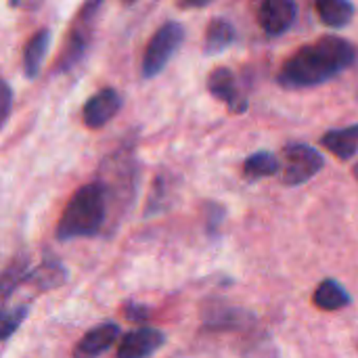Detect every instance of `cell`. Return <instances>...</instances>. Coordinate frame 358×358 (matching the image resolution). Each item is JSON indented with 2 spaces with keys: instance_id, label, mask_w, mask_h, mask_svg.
Wrapping results in <instances>:
<instances>
[{
  "instance_id": "6da1fadb",
  "label": "cell",
  "mask_w": 358,
  "mask_h": 358,
  "mask_svg": "<svg viewBox=\"0 0 358 358\" xmlns=\"http://www.w3.org/2000/svg\"><path fill=\"white\" fill-rule=\"evenodd\" d=\"M357 61V48L342 36H323L300 46L279 69L277 82L287 90L321 86Z\"/></svg>"
},
{
  "instance_id": "7a4b0ae2",
  "label": "cell",
  "mask_w": 358,
  "mask_h": 358,
  "mask_svg": "<svg viewBox=\"0 0 358 358\" xmlns=\"http://www.w3.org/2000/svg\"><path fill=\"white\" fill-rule=\"evenodd\" d=\"M111 214V201L101 180L82 185L67 201L55 229L57 241L96 237Z\"/></svg>"
},
{
  "instance_id": "3957f363",
  "label": "cell",
  "mask_w": 358,
  "mask_h": 358,
  "mask_svg": "<svg viewBox=\"0 0 358 358\" xmlns=\"http://www.w3.org/2000/svg\"><path fill=\"white\" fill-rule=\"evenodd\" d=\"M101 8H103V2H99V0L86 2V4L80 6V10L76 13L71 25L67 29L61 52H59V57H57V61L52 65L55 73L71 71L86 57V52H88V48L92 44V38H94L96 17H99Z\"/></svg>"
},
{
  "instance_id": "277c9868",
  "label": "cell",
  "mask_w": 358,
  "mask_h": 358,
  "mask_svg": "<svg viewBox=\"0 0 358 358\" xmlns=\"http://www.w3.org/2000/svg\"><path fill=\"white\" fill-rule=\"evenodd\" d=\"M187 36V29L180 21H166L149 40L145 55H143V63H141V76L145 80H151L155 76H159L166 65L170 63V59L176 55V50L182 46Z\"/></svg>"
},
{
  "instance_id": "5b68a950",
  "label": "cell",
  "mask_w": 358,
  "mask_h": 358,
  "mask_svg": "<svg viewBox=\"0 0 358 358\" xmlns=\"http://www.w3.org/2000/svg\"><path fill=\"white\" fill-rule=\"evenodd\" d=\"M283 159H285V166H283L285 187H300L308 182L325 166V157L321 155V151H317L315 147L306 143H289L283 149Z\"/></svg>"
},
{
  "instance_id": "8992f818",
  "label": "cell",
  "mask_w": 358,
  "mask_h": 358,
  "mask_svg": "<svg viewBox=\"0 0 358 358\" xmlns=\"http://www.w3.org/2000/svg\"><path fill=\"white\" fill-rule=\"evenodd\" d=\"M122 109V94L115 88H101L82 107V122L88 130H99L109 124Z\"/></svg>"
},
{
  "instance_id": "52a82bcc",
  "label": "cell",
  "mask_w": 358,
  "mask_h": 358,
  "mask_svg": "<svg viewBox=\"0 0 358 358\" xmlns=\"http://www.w3.org/2000/svg\"><path fill=\"white\" fill-rule=\"evenodd\" d=\"M208 90L214 99L222 101L227 105V109L231 113H245L250 103L248 99L241 94L239 86H237V80H235V73L220 65V67H214L208 76Z\"/></svg>"
},
{
  "instance_id": "ba28073f",
  "label": "cell",
  "mask_w": 358,
  "mask_h": 358,
  "mask_svg": "<svg viewBox=\"0 0 358 358\" xmlns=\"http://www.w3.org/2000/svg\"><path fill=\"white\" fill-rule=\"evenodd\" d=\"M298 17V4L292 0H266L258 6V23L268 36L285 34Z\"/></svg>"
},
{
  "instance_id": "9c48e42d",
  "label": "cell",
  "mask_w": 358,
  "mask_h": 358,
  "mask_svg": "<svg viewBox=\"0 0 358 358\" xmlns=\"http://www.w3.org/2000/svg\"><path fill=\"white\" fill-rule=\"evenodd\" d=\"M166 344V336L153 327H141L122 336L117 358H151Z\"/></svg>"
},
{
  "instance_id": "30bf717a",
  "label": "cell",
  "mask_w": 358,
  "mask_h": 358,
  "mask_svg": "<svg viewBox=\"0 0 358 358\" xmlns=\"http://www.w3.org/2000/svg\"><path fill=\"white\" fill-rule=\"evenodd\" d=\"M117 338H120L117 323H101L78 340L71 358H99L117 342Z\"/></svg>"
},
{
  "instance_id": "8fae6325",
  "label": "cell",
  "mask_w": 358,
  "mask_h": 358,
  "mask_svg": "<svg viewBox=\"0 0 358 358\" xmlns=\"http://www.w3.org/2000/svg\"><path fill=\"white\" fill-rule=\"evenodd\" d=\"M254 325V317L237 306H214L203 321V331L222 334V331H245Z\"/></svg>"
},
{
  "instance_id": "7c38bea8",
  "label": "cell",
  "mask_w": 358,
  "mask_h": 358,
  "mask_svg": "<svg viewBox=\"0 0 358 358\" xmlns=\"http://www.w3.org/2000/svg\"><path fill=\"white\" fill-rule=\"evenodd\" d=\"M69 273L65 268V264L61 260H57L55 256H46L38 266H34L25 279L27 285H31L36 292H48V289H57L67 281Z\"/></svg>"
},
{
  "instance_id": "4fadbf2b",
  "label": "cell",
  "mask_w": 358,
  "mask_h": 358,
  "mask_svg": "<svg viewBox=\"0 0 358 358\" xmlns=\"http://www.w3.org/2000/svg\"><path fill=\"white\" fill-rule=\"evenodd\" d=\"M50 46V29L48 27H40L38 31H34L23 48V57H21V65H23V76L27 80L38 78L42 61L48 52Z\"/></svg>"
},
{
  "instance_id": "5bb4252c",
  "label": "cell",
  "mask_w": 358,
  "mask_h": 358,
  "mask_svg": "<svg viewBox=\"0 0 358 358\" xmlns=\"http://www.w3.org/2000/svg\"><path fill=\"white\" fill-rule=\"evenodd\" d=\"M313 304L323 313H336L352 304V296L336 279H325L317 285L313 294Z\"/></svg>"
},
{
  "instance_id": "9a60e30c",
  "label": "cell",
  "mask_w": 358,
  "mask_h": 358,
  "mask_svg": "<svg viewBox=\"0 0 358 358\" xmlns=\"http://www.w3.org/2000/svg\"><path fill=\"white\" fill-rule=\"evenodd\" d=\"M237 40L235 25L227 17H214L208 27H206V38H203V52L208 57L224 52L233 42Z\"/></svg>"
},
{
  "instance_id": "2e32d148",
  "label": "cell",
  "mask_w": 358,
  "mask_h": 358,
  "mask_svg": "<svg viewBox=\"0 0 358 358\" xmlns=\"http://www.w3.org/2000/svg\"><path fill=\"white\" fill-rule=\"evenodd\" d=\"M321 145L342 162L352 159L358 149V124L338 130H327L321 138Z\"/></svg>"
},
{
  "instance_id": "e0dca14e",
  "label": "cell",
  "mask_w": 358,
  "mask_h": 358,
  "mask_svg": "<svg viewBox=\"0 0 358 358\" xmlns=\"http://www.w3.org/2000/svg\"><path fill=\"white\" fill-rule=\"evenodd\" d=\"M315 8H317L319 19L327 27H334V29L346 27L357 13V6L346 0H319Z\"/></svg>"
},
{
  "instance_id": "ac0fdd59",
  "label": "cell",
  "mask_w": 358,
  "mask_h": 358,
  "mask_svg": "<svg viewBox=\"0 0 358 358\" xmlns=\"http://www.w3.org/2000/svg\"><path fill=\"white\" fill-rule=\"evenodd\" d=\"M281 172V164L275 153L271 151H256L243 162V178L248 182H258L262 178L275 176Z\"/></svg>"
},
{
  "instance_id": "d6986e66",
  "label": "cell",
  "mask_w": 358,
  "mask_h": 358,
  "mask_svg": "<svg viewBox=\"0 0 358 358\" xmlns=\"http://www.w3.org/2000/svg\"><path fill=\"white\" fill-rule=\"evenodd\" d=\"M29 271H31L29 258L25 254H15L13 260L2 271V279H0V296H2V302H6L17 287L25 285V279H27Z\"/></svg>"
},
{
  "instance_id": "ffe728a7",
  "label": "cell",
  "mask_w": 358,
  "mask_h": 358,
  "mask_svg": "<svg viewBox=\"0 0 358 358\" xmlns=\"http://www.w3.org/2000/svg\"><path fill=\"white\" fill-rule=\"evenodd\" d=\"M29 308H31V304L25 302V304H17V306L2 313V319H0V338H2V342H6L23 325V321L29 315Z\"/></svg>"
},
{
  "instance_id": "44dd1931",
  "label": "cell",
  "mask_w": 358,
  "mask_h": 358,
  "mask_svg": "<svg viewBox=\"0 0 358 358\" xmlns=\"http://www.w3.org/2000/svg\"><path fill=\"white\" fill-rule=\"evenodd\" d=\"M170 191H172V185L168 180V176H157L155 178V185H153V193L149 195V203H147V210L145 214H157L162 210H166V201L170 199Z\"/></svg>"
},
{
  "instance_id": "7402d4cb",
  "label": "cell",
  "mask_w": 358,
  "mask_h": 358,
  "mask_svg": "<svg viewBox=\"0 0 358 358\" xmlns=\"http://www.w3.org/2000/svg\"><path fill=\"white\" fill-rule=\"evenodd\" d=\"M203 216H206V229L210 233V237H216L220 233V224L224 220V208L220 203H206L203 208Z\"/></svg>"
},
{
  "instance_id": "603a6c76",
  "label": "cell",
  "mask_w": 358,
  "mask_h": 358,
  "mask_svg": "<svg viewBox=\"0 0 358 358\" xmlns=\"http://www.w3.org/2000/svg\"><path fill=\"white\" fill-rule=\"evenodd\" d=\"M122 313L132 323H145V321L151 319V310L145 304H141V302H126L124 308H122Z\"/></svg>"
},
{
  "instance_id": "cb8c5ba5",
  "label": "cell",
  "mask_w": 358,
  "mask_h": 358,
  "mask_svg": "<svg viewBox=\"0 0 358 358\" xmlns=\"http://www.w3.org/2000/svg\"><path fill=\"white\" fill-rule=\"evenodd\" d=\"M0 90H2V111H0V117H2V126H4L6 120H8V115H10L13 90H10V84H8V82H2V84H0Z\"/></svg>"
},
{
  "instance_id": "d4e9b609",
  "label": "cell",
  "mask_w": 358,
  "mask_h": 358,
  "mask_svg": "<svg viewBox=\"0 0 358 358\" xmlns=\"http://www.w3.org/2000/svg\"><path fill=\"white\" fill-rule=\"evenodd\" d=\"M355 176H357V180H358V164L355 166Z\"/></svg>"
}]
</instances>
